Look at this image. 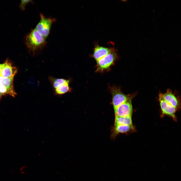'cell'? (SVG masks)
I'll use <instances>...</instances> for the list:
<instances>
[{
  "label": "cell",
  "instance_id": "6da1fadb",
  "mask_svg": "<svg viewBox=\"0 0 181 181\" xmlns=\"http://www.w3.org/2000/svg\"><path fill=\"white\" fill-rule=\"evenodd\" d=\"M46 39L34 29L26 35L24 43L29 51L34 55L46 46L47 43Z\"/></svg>",
  "mask_w": 181,
  "mask_h": 181
},
{
  "label": "cell",
  "instance_id": "7a4b0ae2",
  "mask_svg": "<svg viewBox=\"0 0 181 181\" xmlns=\"http://www.w3.org/2000/svg\"><path fill=\"white\" fill-rule=\"evenodd\" d=\"M49 79L55 95H61L70 92L71 89L69 86V80L51 76L49 77Z\"/></svg>",
  "mask_w": 181,
  "mask_h": 181
},
{
  "label": "cell",
  "instance_id": "3957f363",
  "mask_svg": "<svg viewBox=\"0 0 181 181\" xmlns=\"http://www.w3.org/2000/svg\"><path fill=\"white\" fill-rule=\"evenodd\" d=\"M40 21L35 29L46 39L50 33L52 24L56 21V19L54 18L46 17L41 13L40 14Z\"/></svg>",
  "mask_w": 181,
  "mask_h": 181
},
{
  "label": "cell",
  "instance_id": "277c9868",
  "mask_svg": "<svg viewBox=\"0 0 181 181\" xmlns=\"http://www.w3.org/2000/svg\"><path fill=\"white\" fill-rule=\"evenodd\" d=\"M117 57V53L114 48L110 52L97 61V72H102L108 69L113 64Z\"/></svg>",
  "mask_w": 181,
  "mask_h": 181
},
{
  "label": "cell",
  "instance_id": "5b68a950",
  "mask_svg": "<svg viewBox=\"0 0 181 181\" xmlns=\"http://www.w3.org/2000/svg\"><path fill=\"white\" fill-rule=\"evenodd\" d=\"M110 90L115 112L118 107L128 99L129 96L123 93L119 88L115 87H111Z\"/></svg>",
  "mask_w": 181,
  "mask_h": 181
},
{
  "label": "cell",
  "instance_id": "8992f818",
  "mask_svg": "<svg viewBox=\"0 0 181 181\" xmlns=\"http://www.w3.org/2000/svg\"><path fill=\"white\" fill-rule=\"evenodd\" d=\"M159 100L163 113L171 117L174 121H176L177 118L176 116V113L177 111L176 109L165 100L162 94L161 93L159 94Z\"/></svg>",
  "mask_w": 181,
  "mask_h": 181
},
{
  "label": "cell",
  "instance_id": "52a82bcc",
  "mask_svg": "<svg viewBox=\"0 0 181 181\" xmlns=\"http://www.w3.org/2000/svg\"><path fill=\"white\" fill-rule=\"evenodd\" d=\"M131 100V97H129L126 101L118 107L115 112V116L131 117L132 107Z\"/></svg>",
  "mask_w": 181,
  "mask_h": 181
},
{
  "label": "cell",
  "instance_id": "ba28073f",
  "mask_svg": "<svg viewBox=\"0 0 181 181\" xmlns=\"http://www.w3.org/2000/svg\"><path fill=\"white\" fill-rule=\"evenodd\" d=\"M17 72L16 67L13 65L8 59H7L3 63L0 75L6 78L14 79Z\"/></svg>",
  "mask_w": 181,
  "mask_h": 181
},
{
  "label": "cell",
  "instance_id": "9c48e42d",
  "mask_svg": "<svg viewBox=\"0 0 181 181\" xmlns=\"http://www.w3.org/2000/svg\"><path fill=\"white\" fill-rule=\"evenodd\" d=\"M165 100L168 103L178 110L181 109V103L179 99L173 94L170 89H168L166 92L163 94Z\"/></svg>",
  "mask_w": 181,
  "mask_h": 181
},
{
  "label": "cell",
  "instance_id": "30bf717a",
  "mask_svg": "<svg viewBox=\"0 0 181 181\" xmlns=\"http://www.w3.org/2000/svg\"><path fill=\"white\" fill-rule=\"evenodd\" d=\"M112 50V49L97 46L95 48L93 56L97 61L107 55Z\"/></svg>",
  "mask_w": 181,
  "mask_h": 181
},
{
  "label": "cell",
  "instance_id": "8fae6325",
  "mask_svg": "<svg viewBox=\"0 0 181 181\" xmlns=\"http://www.w3.org/2000/svg\"><path fill=\"white\" fill-rule=\"evenodd\" d=\"M120 125L132 126L131 117L115 116L114 126Z\"/></svg>",
  "mask_w": 181,
  "mask_h": 181
},
{
  "label": "cell",
  "instance_id": "7c38bea8",
  "mask_svg": "<svg viewBox=\"0 0 181 181\" xmlns=\"http://www.w3.org/2000/svg\"><path fill=\"white\" fill-rule=\"evenodd\" d=\"M7 95L15 97L17 94L12 92L0 81V99L2 96Z\"/></svg>",
  "mask_w": 181,
  "mask_h": 181
},
{
  "label": "cell",
  "instance_id": "4fadbf2b",
  "mask_svg": "<svg viewBox=\"0 0 181 181\" xmlns=\"http://www.w3.org/2000/svg\"><path fill=\"white\" fill-rule=\"evenodd\" d=\"M133 129V125H120L114 126L115 131L117 133L126 132Z\"/></svg>",
  "mask_w": 181,
  "mask_h": 181
},
{
  "label": "cell",
  "instance_id": "5bb4252c",
  "mask_svg": "<svg viewBox=\"0 0 181 181\" xmlns=\"http://www.w3.org/2000/svg\"><path fill=\"white\" fill-rule=\"evenodd\" d=\"M30 2H32V1L31 0H21L19 5L20 8L22 10L25 9V8L27 5Z\"/></svg>",
  "mask_w": 181,
  "mask_h": 181
},
{
  "label": "cell",
  "instance_id": "9a60e30c",
  "mask_svg": "<svg viewBox=\"0 0 181 181\" xmlns=\"http://www.w3.org/2000/svg\"><path fill=\"white\" fill-rule=\"evenodd\" d=\"M22 169L23 170H22V172L23 173H25L27 172V167L26 166H24L22 168Z\"/></svg>",
  "mask_w": 181,
  "mask_h": 181
},
{
  "label": "cell",
  "instance_id": "2e32d148",
  "mask_svg": "<svg viewBox=\"0 0 181 181\" xmlns=\"http://www.w3.org/2000/svg\"><path fill=\"white\" fill-rule=\"evenodd\" d=\"M3 66V63L2 64H0V75L1 73Z\"/></svg>",
  "mask_w": 181,
  "mask_h": 181
}]
</instances>
